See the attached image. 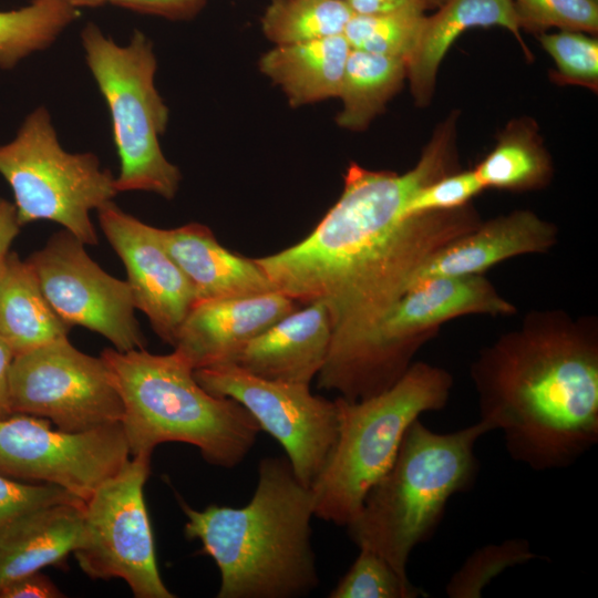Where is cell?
I'll use <instances>...</instances> for the list:
<instances>
[{
    "instance_id": "obj_32",
    "label": "cell",
    "mask_w": 598,
    "mask_h": 598,
    "mask_svg": "<svg viewBox=\"0 0 598 598\" xmlns=\"http://www.w3.org/2000/svg\"><path fill=\"white\" fill-rule=\"evenodd\" d=\"M520 28H547L596 33L598 0H512Z\"/></svg>"
},
{
    "instance_id": "obj_24",
    "label": "cell",
    "mask_w": 598,
    "mask_h": 598,
    "mask_svg": "<svg viewBox=\"0 0 598 598\" xmlns=\"http://www.w3.org/2000/svg\"><path fill=\"white\" fill-rule=\"evenodd\" d=\"M405 78L404 60L351 49L338 94L342 109L337 123L351 131L364 130Z\"/></svg>"
},
{
    "instance_id": "obj_26",
    "label": "cell",
    "mask_w": 598,
    "mask_h": 598,
    "mask_svg": "<svg viewBox=\"0 0 598 598\" xmlns=\"http://www.w3.org/2000/svg\"><path fill=\"white\" fill-rule=\"evenodd\" d=\"M76 18V9L54 0H32L23 8L0 11V69H13L49 48Z\"/></svg>"
},
{
    "instance_id": "obj_35",
    "label": "cell",
    "mask_w": 598,
    "mask_h": 598,
    "mask_svg": "<svg viewBox=\"0 0 598 598\" xmlns=\"http://www.w3.org/2000/svg\"><path fill=\"white\" fill-rule=\"evenodd\" d=\"M141 13L171 20H188L204 8L206 0H106Z\"/></svg>"
},
{
    "instance_id": "obj_8",
    "label": "cell",
    "mask_w": 598,
    "mask_h": 598,
    "mask_svg": "<svg viewBox=\"0 0 598 598\" xmlns=\"http://www.w3.org/2000/svg\"><path fill=\"white\" fill-rule=\"evenodd\" d=\"M81 42L111 116L120 161L117 192H150L173 199L182 175L159 144L168 109L155 86L153 43L136 30L126 45H118L94 23L83 28Z\"/></svg>"
},
{
    "instance_id": "obj_17",
    "label": "cell",
    "mask_w": 598,
    "mask_h": 598,
    "mask_svg": "<svg viewBox=\"0 0 598 598\" xmlns=\"http://www.w3.org/2000/svg\"><path fill=\"white\" fill-rule=\"evenodd\" d=\"M557 240V227L529 209L482 220L431 255L413 274L408 290L430 278L483 275L503 260L547 252Z\"/></svg>"
},
{
    "instance_id": "obj_13",
    "label": "cell",
    "mask_w": 598,
    "mask_h": 598,
    "mask_svg": "<svg viewBox=\"0 0 598 598\" xmlns=\"http://www.w3.org/2000/svg\"><path fill=\"white\" fill-rule=\"evenodd\" d=\"M9 388L13 413L47 419L62 431H86L123 417L104 361L69 338L14 355Z\"/></svg>"
},
{
    "instance_id": "obj_12",
    "label": "cell",
    "mask_w": 598,
    "mask_h": 598,
    "mask_svg": "<svg viewBox=\"0 0 598 598\" xmlns=\"http://www.w3.org/2000/svg\"><path fill=\"white\" fill-rule=\"evenodd\" d=\"M130 457L121 422L68 432L30 414L0 419V473L59 486L84 503Z\"/></svg>"
},
{
    "instance_id": "obj_19",
    "label": "cell",
    "mask_w": 598,
    "mask_h": 598,
    "mask_svg": "<svg viewBox=\"0 0 598 598\" xmlns=\"http://www.w3.org/2000/svg\"><path fill=\"white\" fill-rule=\"evenodd\" d=\"M156 230L192 285L196 302L277 291L256 259L223 247L209 227L189 223L169 229L156 227Z\"/></svg>"
},
{
    "instance_id": "obj_15",
    "label": "cell",
    "mask_w": 598,
    "mask_h": 598,
    "mask_svg": "<svg viewBox=\"0 0 598 598\" xmlns=\"http://www.w3.org/2000/svg\"><path fill=\"white\" fill-rule=\"evenodd\" d=\"M96 212L106 240L126 269L135 309L147 317L164 342L174 346L181 324L196 303L192 285L163 246L156 227L113 200Z\"/></svg>"
},
{
    "instance_id": "obj_1",
    "label": "cell",
    "mask_w": 598,
    "mask_h": 598,
    "mask_svg": "<svg viewBox=\"0 0 598 598\" xmlns=\"http://www.w3.org/2000/svg\"><path fill=\"white\" fill-rule=\"evenodd\" d=\"M454 131V118L442 123L403 174L351 163L339 199L315 229L289 248L256 258L277 291L327 307L332 339L326 360L360 339L406 292L431 255L482 221L470 204L406 214L420 188L455 172Z\"/></svg>"
},
{
    "instance_id": "obj_4",
    "label": "cell",
    "mask_w": 598,
    "mask_h": 598,
    "mask_svg": "<svg viewBox=\"0 0 598 598\" xmlns=\"http://www.w3.org/2000/svg\"><path fill=\"white\" fill-rule=\"evenodd\" d=\"M100 357L122 400L131 457L151 458L157 445L181 442L196 446L209 464L233 468L255 445L261 430L252 415L237 401L207 392L177 350L106 348Z\"/></svg>"
},
{
    "instance_id": "obj_21",
    "label": "cell",
    "mask_w": 598,
    "mask_h": 598,
    "mask_svg": "<svg viewBox=\"0 0 598 598\" xmlns=\"http://www.w3.org/2000/svg\"><path fill=\"white\" fill-rule=\"evenodd\" d=\"M476 27L507 29L530 56L512 0H445L433 14H426L419 44L406 62V78L417 104L431 100L440 63L450 47Z\"/></svg>"
},
{
    "instance_id": "obj_5",
    "label": "cell",
    "mask_w": 598,
    "mask_h": 598,
    "mask_svg": "<svg viewBox=\"0 0 598 598\" xmlns=\"http://www.w3.org/2000/svg\"><path fill=\"white\" fill-rule=\"evenodd\" d=\"M483 421L440 433L420 417L404 433L388 472L368 492L348 527L358 547L384 557L403 577L415 546L427 540L448 499L468 489L478 471L475 444L491 432Z\"/></svg>"
},
{
    "instance_id": "obj_3",
    "label": "cell",
    "mask_w": 598,
    "mask_h": 598,
    "mask_svg": "<svg viewBox=\"0 0 598 598\" xmlns=\"http://www.w3.org/2000/svg\"><path fill=\"white\" fill-rule=\"evenodd\" d=\"M184 534L198 539L220 573L218 598H295L319 585L311 544L313 501L287 457L259 462L258 483L243 507L181 501Z\"/></svg>"
},
{
    "instance_id": "obj_38",
    "label": "cell",
    "mask_w": 598,
    "mask_h": 598,
    "mask_svg": "<svg viewBox=\"0 0 598 598\" xmlns=\"http://www.w3.org/2000/svg\"><path fill=\"white\" fill-rule=\"evenodd\" d=\"M21 227L14 204L0 197V267Z\"/></svg>"
},
{
    "instance_id": "obj_30",
    "label": "cell",
    "mask_w": 598,
    "mask_h": 598,
    "mask_svg": "<svg viewBox=\"0 0 598 598\" xmlns=\"http://www.w3.org/2000/svg\"><path fill=\"white\" fill-rule=\"evenodd\" d=\"M330 598H415L422 592L377 551L360 547Z\"/></svg>"
},
{
    "instance_id": "obj_22",
    "label": "cell",
    "mask_w": 598,
    "mask_h": 598,
    "mask_svg": "<svg viewBox=\"0 0 598 598\" xmlns=\"http://www.w3.org/2000/svg\"><path fill=\"white\" fill-rule=\"evenodd\" d=\"M350 51L343 34L276 45L261 56L259 68L290 105L301 106L338 97Z\"/></svg>"
},
{
    "instance_id": "obj_6",
    "label": "cell",
    "mask_w": 598,
    "mask_h": 598,
    "mask_svg": "<svg viewBox=\"0 0 598 598\" xmlns=\"http://www.w3.org/2000/svg\"><path fill=\"white\" fill-rule=\"evenodd\" d=\"M453 378L443 368L414 362L389 389L350 401L338 396V437L311 485L313 516L347 526L371 487L391 467L405 431L423 413L446 405Z\"/></svg>"
},
{
    "instance_id": "obj_16",
    "label": "cell",
    "mask_w": 598,
    "mask_h": 598,
    "mask_svg": "<svg viewBox=\"0 0 598 598\" xmlns=\"http://www.w3.org/2000/svg\"><path fill=\"white\" fill-rule=\"evenodd\" d=\"M296 309L297 301L279 291L197 301L173 347L194 370L229 363L251 339Z\"/></svg>"
},
{
    "instance_id": "obj_33",
    "label": "cell",
    "mask_w": 598,
    "mask_h": 598,
    "mask_svg": "<svg viewBox=\"0 0 598 598\" xmlns=\"http://www.w3.org/2000/svg\"><path fill=\"white\" fill-rule=\"evenodd\" d=\"M485 187L474 169L452 172L420 188L408 202L409 216L451 210L470 204Z\"/></svg>"
},
{
    "instance_id": "obj_7",
    "label": "cell",
    "mask_w": 598,
    "mask_h": 598,
    "mask_svg": "<svg viewBox=\"0 0 598 598\" xmlns=\"http://www.w3.org/2000/svg\"><path fill=\"white\" fill-rule=\"evenodd\" d=\"M516 307L483 275L435 277L410 288L360 339L326 360L318 385L358 401L392 386L440 327L466 315L506 316Z\"/></svg>"
},
{
    "instance_id": "obj_29",
    "label": "cell",
    "mask_w": 598,
    "mask_h": 598,
    "mask_svg": "<svg viewBox=\"0 0 598 598\" xmlns=\"http://www.w3.org/2000/svg\"><path fill=\"white\" fill-rule=\"evenodd\" d=\"M526 539L512 538L476 549L446 585L451 598H478L493 578L505 569L536 559Z\"/></svg>"
},
{
    "instance_id": "obj_31",
    "label": "cell",
    "mask_w": 598,
    "mask_h": 598,
    "mask_svg": "<svg viewBox=\"0 0 598 598\" xmlns=\"http://www.w3.org/2000/svg\"><path fill=\"white\" fill-rule=\"evenodd\" d=\"M539 42L553 58L560 80L596 90L598 83V41L585 32L560 30L543 33Z\"/></svg>"
},
{
    "instance_id": "obj_10",
    "label": "cell",
    "mask_w": 598,
    "mask_h": 598,
    "mask_svg": "<svg viewBox=\"0 0 598 598\" xmlns=\"http://www.w3.org/2000/svg\"><path fill=\"white\" fill-rule=\"evenodd\" d=\"M146 457H130L84 503V530L73 553L92 579H123L136 598H173L158 571L144 499Z\"/></svg>"
},
{
    "instance_id": "obj_20",
    "label": "cell",
    "mask_w": 598,
    "mask_h": 598,
    "mask_svg": "<svg viewBox=\"0 0 598 598\" xmlns=\"http://www.w3.org/2000/svg\"><path fill=\"white\" fill-rule=\"evenodd\" d=\"M84 503H58L14 519L0 533V588L48 566L61 565L81 545Z\"/></svg>"
},
{
    "instance_id": "obj_27",
    "label": "cell",
    "mask_w": 598,
    "mask_h": 598,
    "mask_svg": "<svg viewBox=\"0 0 598 598\" xmlns=\"http://www.w3.org/2000/svg\"><path fill=\"white\" fill-rule=\"evenodd\" d=\"M354 14L347 0H270L261 30L276 45L343 34Z\"/></svg>"
},
{
    "instance_id": "obj_2",
    "label": "cell",
    "mask_w": 598,
    "mask_h": 598,
    "mask_svg": "<svg viewBox=\"0 0 598 598\" xmlns=\"http://www.w3.org/2000/svg\"><path fill=\"white\" fill-rule=\"evenodd\" d=\"M481 421L534 471L565 468L598 442V327L560 309L530 311L471 365Z\"/></svg>"
},
{
    "instance_id": "obj_14",
    "label": "cell",
    "mask_w": 598,
    "mask_h": 598,
    "mask_svg": "<svg viewBox=\"0 0 598 598\" xmlns=\"http://www.w3.org/2000/svg\"><path fill=\"white\" fill-rule=\"evenodd\" d=\"M85 246L62 229L27 258L47 300L70 328L94 331L118 351L145 349L127 281L102 269Z\"/></svg>"
},
{
    "instance_id": "obj_23",
    "label": "cell",
    "mask_w": 598,
    "mask_h": 598,
    "mask_svg": "<svg viewBox=\"0 0 598 598\" xmlns=\"http://www.w3.org/2000/svg\"><path fill=\"white\" fill-rule=\"evenodd\" d=\"M28 262L10 251L0 267V338L14 355L68 338Z\"/></svg>"
},
{
    "instance_id": "obj_28",
    "label": "cell",
    "mask_w": 598,
    "mask_h": 598,
    "mask_svg": "<svg viewBox=\"0 0 598 598\" xmlns=\"http://www.w3.org/2000/svg\"><path fill=\"white\" fill-rule=\"evenodd\" d=\"M426 13L392 11L354 13L343 35L351 49L408 60L416 49Z\"/></svg>"
},
{
    "instance_id": "obj_39",
    "label": "cell",
    "mask_w": 598,
    "mask_h": 598,
    "mask_svg": "<svg viewBox=\"0 0 598 598\" xmlns=\"http://www.w3.org/2000/svg\"><path fill=\"white\" fill-rule=\"evenodd\" d=\"M14 358L13 351L0 338V419L13 414L10 405V370Z\"/></svg>"
},
{
    "instance_id": "obj_18",
    "label": "cell",
    "mask_w": 598,
    "mask_h": 598,
    "mask_svg": "<svg viewBox=\"0 0 598 598\" xmlns=\"http://www.w3.org/2000/svg\"><path fill=\"white\" fill-rule=\"evenodd\" d=\"M331 339L330 313L315 301L251 339L229 363L266 380L310 384L326 362Z\"/></svg>"
},
{
    "instance_id": "obj_40",
    "label": "cell",
    "mask_w": 598,
    "mask_h": 598,
    "mask_svg": "<svg viewBox=\"0 0 598 598\" xmlns=\"http://www.w3.org/2000/svg\"><path fill=\"white\" fill-rule=\"evenodd\" d=\"M54 1L61 2L74 9H78L80 7H97L107 2L106 0H54Z\"/></svg>"
},
{
    "instance_id": "obj_37",
    "label": "cell",
    "mask_w": 598,
    "mask_h": 598,
    "mask_svg": "<svg viewBox=\"0 0 598 598\" xmlns=\"http://www.w3.org/2000/svg\"><path fill=\"white\" fill-rule=\"evenodd\" d=\"M354 13L436 10L445 0H347Z\"/></svg>"
},
{
    "instance_id": "obj_9",
    "label": "cell",
    "mask_w": 598,
    "mask_h": 598,
    "mask_svg": "<svg viewBox=\"0 0 598 598\" xmlns=\"http://www.w3.org/2000/svg\"><path fill=\"white\" fill-rule=\"evenodd\" d=\"M0 175L12 190L21 226L53 221L90 246L97 244L91 212L118 194L115 176L95 154L62 147L44 106L30 112L14 138L0 145Z\"/></svg>"
},
{
    "instance_id": "obj_36",
    "label": "cell",
    "mask_w": 598,
    "mask_h": 598,
    "mask_svg": "<svg viewBox=\"0 0 598 598\" xmlns=\"http://www.w3.org/2000/svg\"><path fill=\"white\" fill-rule=\"evenodd\" d=\"M60 597H64V594L40 570L18 577L0 588V598Z\"/></svg>"
},
{
    "instance_id": "obj_34",
    "label": "cell",
    "mask_w": 598,
    "mask_h": 598,
    "mask_svg": "<svg viewBox=\"0 0 598 598\" xmlns=\"http://www.w3.org/2000/svg\"><path fill=\"white\" fill-rule=\"evenodd\" d=\"M58 503L84 502L59 486L21 483L0 473V533L23 514Z\"/></svg>"
},
{
    "instance_id": "obj_25",
    "label": "cell",
    "mask_w": 598,
    "mask_h": 598,
    "mask_svg": "<svg viewBox=\"0 0 598 598\" xmlns=\"http://www.w3.org/2000/svg\"><path fill=\"white\" fill-rule=\"evenodd\" d=\"M474 172L485 188L522 192L548 184L553 167L532 122L513 121Z\"/></svg>"
},
{
    "instance_id": "obj_11",
    "label": "cell",
    "mask_w": 598,
    "mask_h": 598,
    "mask_svg": "<svg viewBox=\"0 0 598 598\" xmlns=\"http://www.w3.org/2000/svg\"><path fill=\"white\" fill-rule=\"evenodd\" d=\"M194 375L210 394L240 403L282 446L299 482L311 487L337 442L334 400L312 394L309 384L266 380L233 363L195 369Z\"/></svg>"
}]
</instances>
